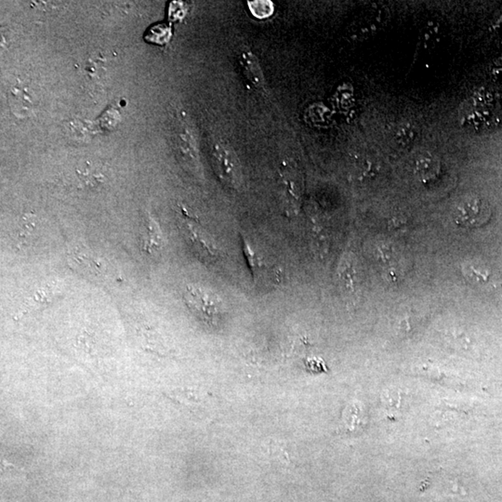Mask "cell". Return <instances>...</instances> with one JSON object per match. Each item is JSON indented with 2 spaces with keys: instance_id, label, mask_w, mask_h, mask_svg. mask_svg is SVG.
Segmentation results:
<instances>
[{
  "instance_id": "obj_4",
  "label": "cell",
  "mask_w": 502,
  "mask_h": 502,
  "mask_svg": "<svg viewBox=\"0 0 502 502\" xmlns=\"http://www.w3.org/2000/svg\"><path fill=\"white\" fill-rule=\"evenodd\" d=\"M423 495L428 497L433 501H464L466 499V494L461 491V486L458 483L448 482L446 479L435 478L429 480L424 485Z\"/></svg>"
},
{
  "instance_id": "obj_1",
  "label": "cell",
  "mask_w": 502,
  "mask_h": 502,
  "mask_svg": "<svg viewBox=\"0 0 502 502\" xmlns=\"http://www.w3.org/2000/svg\"><path fill=\"white\" fill-rule=\"evenodd\" d=\"M185 299L191 311L209 326H218L225 315V307L217 294L198 286H188Z\"/></svg>"
},
{
  "instance_id": "obj_11",
  "label": "cell",
  "mask_w": 502,
  "mask_h": 502,
  "mask_svg": "<svg viewBox=\"0 0 502 502\" xmlns=\"http://www.w3.org/2000/svg\"><path fill=\"white\" fill-rule=\"evenodd\" d=\"M346 412L347 414H344V420L350 430H354L357 426L362 424V418L358 417L360 409L356 404L347 407Z\"/></svg>"
},
{
  "instance_id": "obj_10",
  "label": "cell",
  "mask_w": 502,
  "mask_h": 502,
  "mask_svg": "<svg viewBox=\"0 0 502 502\" xmlns=\"http://www.w3.org/2000/svg\"><path fill=\"white\" fill-rule=\"evenodd\" d=\"M249 9H251L252 14L260 19L269 17L273 12L272 2L264 1V0L249 2Z\"/></svg>"
},
{
  "instance_id": "obj_5",
  "label": "cell",
  "mask_w": 502,
  "mask_h": 502,
  "mask_svg": "<svg viewBox=\"0 0 502 502\" xmlns=\"http://www.w3.org/2000/svg\"><path fill=\"white\" fill-rule=\"evenodd\" d=\"M440 161L431 152H422L415 159L413 172L420 181L427 183L433 180L440 172Z\"/></svg>"
},
{
  "instance_id": "obj_7",
  "label": "cell",
  "mask_w": 502,
  "mask_h": 502,
  "mask_svg": "<svg viewBox=\"0 0 502 502\" xmlns=\"http://www.w3.org/2000/svg\"><path fill=\"white\" fill-rule=\"evenodd\" d=\"M283 177L286 196L291 197L296 202L297 199H299V194H301V179L299 177L298 172L293 168L288 167V169H286L285 173H284Z\"/></svg>"
},
{
  "instance_id": "obj_9",
  "label": "cell",
  "mask_w": 502,
  "mask_h": 502,
  "mask_svg": "<svg viewBox=\"0 0 502 502\" xmlns=\"http://www.w3.org/2000/svg\"><path fill=\"white\" fill-rule=\"evenodd\" d=\"M161 233H160L154 223H150L146 227V240L144 249L148 253L154 254L159 252L161 249Z\"/></svg>"
},
{
  "instance_id": "obj_8",
  "label": "cell",
  "mask_w": 502,
  "mask_h": 502,
  "mask_svg": "<svg viewBox=\"0 0 502 502\" xmlns=\"http://www.w3.org/2000/svg\"><path fill=\"white\" fill-rule=\"evenodd\" d=\"M394 138L399 146L409 147L416 141V128L409 122L401 123L396 128Z\"/></svg>"
},
{
  "instance_id": "obj_2",
  "label": "cell",
  "mask_w": 502,
  "mask_h": 502,
  "mask_svg": "<svg viewBox=\"0 0 502 502\" xmlns=\"http://www.w3.org/2000/svg\"><path fill=\"white\" fill-rule=\"evenodd\" d=\"M213 167L220 181L228 187H240L243 176L240 162L229 144L219 141L213 146Z\"/></svg>"
},
{
  "instance_id": "obj_6",
  "label": "cell",
  "mask_w": 502,
  "mask_h": 502,
  "mask_svg": "<svg viewBox=\"0 0 502 502\" xmlns=\"http://www.w3.org/2000/svg\"><path fill=\"white\" fill-rule=\"evenodd\" d=\"M239 65L243 71L244 77L251 84L252 88L262 89L264 87V77L261 65L256 56L251 52H242L239 57Z\"/></svg>"
},
{
  "instance_id": "obj_3",
  "label": "cell",
  "mask_w": 502,
  "mask_h": 502,
  "mask_svg": "<svg viewBox=\"0 0 502 502\" xmlns=\"http://www.w3.org/2000/svg\"><path fill=\"white\" fill-rule=\"evenodd\" d=\"M488 202L478 196H467L459 199L454 209L455 222L464 227H477L488 222L490 217Z\"/></svg>"
}]
</instances>
